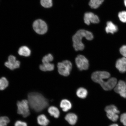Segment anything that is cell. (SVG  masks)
I'll return each mask as SVG.
<instances>
[{
  "instance_id": "9c48e42d",
  "label": "cell",
  "mask_w": 126,
  "mask_h": 126,
  "mask_svg": "<svg viewBox=\"0 0 126 126\" xmlns=\"http://www.w3.org/2000/svg\"><path fill=\"white\" fill-rule=\"evenodd\" d=\"M83 19L84 23L87 25H89L91 23L97 24L100 22V18L98 16L91 12L85 13Z\"/></svg>"
},
{
  "instance_id": "cb8c5ba5",
  "label": "cell",
  "mask_w": 126,
  "mask_h": 126,
  "mask_svg": "<svg viewBox=\"0 0 126 126\" xmlns=\"http://www.w3.org/2000/svg\"><path fill=\"white\" fill-rule=\"evenodd\" d=\"M10 120L7 116H3L0 117V126H7Z\"/></svg>"
},
{
  "instance_id": "4316f807",
  "label": "cell",
  "mask_w": 126,
  "mask_h": 126,
  "mask_svg": "<svg viewBox=\"0 0 126 126\" xmlns=\"http://www.w3.org/2000/svg\"><path fill=\"white\" fill-rule=\"evenodd\" d=\"M120 52L124 57L126 58V45L123 46L119 49Z\"/></svg>"
},
{
  "instance_id": "1f68e13d",
  "label": "cell",
  "mask_w": 126,
  "mask_h": 126,
  "mask_svg": "<svg viewBox=\"0 0 126 126\" xmlns=\"http://www.w3.org/2000/svg\"><path fill=\"white\" fill-rule=\"evenodd\" d=\"M124 5H125V7H126V0H124Z\"/></svg>"
},
{
  "instance_id": "2e32d148",
  "label": "cell",
  "mask_w": 126,
  "mask_h": 126,
  "mask_svg": "<svg viewBox=\"0 0 126 126\" xmlns=\"http://www.w3.org/2000/svg\"><path fill=\"white\" fill-rule=\"evenodd\" d=\"M37 122L39 125L42 126H47L49 123V121L45 115H39L37 118Z\"/></svg>"
},
{
  "instance_id": "7c38bea8",
  "label": "cell",
  "mask_w": 126,
  "mask_h": 126,
  "mask_svg": "<svg viewBox=\"0 0 126 126\" xmlns=\"http://www.w3.org/2000/svg\"><path fill=\"white\" fill-rule=\"evenodd\" d=\"M116 67L121 73H125L126 72V58L123 57L117 60Z\"/></svg>"
},
{
  "instance_id": "4dcf8cb0",
  "label": "cell",
  "mask_w": 126,
  "mask_h": 126,
  "mask_svg": "<svg viewBox=\"0 0 126 126\" xmlns=\"http://www.w3.org/2000/svg\"><path fill=\"white\" fill-rule=\"evenodd\" d=\"M99 1H100V2L102 4L103 2V1H104V0H99Z\"/></svg>"
},
{
  "instance_id": "d4e9b609",
  "label": "cell",
  "mask_w": 126,
  "mask_h": 126,
  "mask_svg": "<svg viewBox=\"0 0 126 126\" xmlns=\"http://www.w3.org/2000/svg\"><path fill=\"white\" fill-rule=\"evenodd\" d=\"M53 59V57L52 54H48L45 56L42 59V62L43 63H51Z\"/></svg>"
},
{
  "instance_id": "ffe728a7",
  "label": "cell",
  "mask_w": 126,
  "mask_h": 126,
  "mask_svg": "<svg viewBox=\"0 0 126 126\" xmlns=\"http://www.w3.org/2000/svg\"><path fill=\"white\" fill-rule=\"evenodd\" d=\"M88 94L87 91L83 87L79 88L76 92L77 96L79 98L81 99L86 98Z\"/></svg>"
},
{
  "instance_id": "7402d4cb",
  "label": "cell",
  "mask_w": 126,
  "mask_h": 126,
  "mask_svg": "<svg viewBox=\"0 0 126 126\" xmlns=\"http://www.w3.org/2000/svg\"><path fill=\"white\" fill-rule=\"evenodd\" d=\"M101 3L99 0H90L89 5L92 9H96L100 7Z\"/></svg>"
},
{
  "instance_id": "5b68a950",
  "label": "cell",
  "mask_w": 126,
  "mask_h": 126,
  "mask_svg": "<svg viewBox=\"0 0 126 126\" xmlns=\"http://www.w3.org/2000/svg\"><path fill=\"white\" fill-rule=\"evenodd\" d=\"M17 113L18 114L21 115L23 117L26 118L30 114L29 109V105L28 100H23L21 101H18L17 102Z\"/></svg>"
},
{
  "instance_id": "f546056e",
  "label": "cell",
  "mask_w": 126,
  "mask_h": 126,
  "mask_svg": "<svg viewBox=\"0 0 126 126\" xmlns=\"http://www.w3.org/2000/svg\"><path fill=\"white\" fill-rule=\"evenodd\" d=\"M110 126H119L117 124H111V125H110Z\"/></svg>"
},
{
  "instance_id": "52a82bcc",
  "label": "cell",
  "mask_w": 126,
  "mask_h": 126,
  "mask_svg": "<svg viewBox=\"0 0 126 126\" xmlns=\"http://www.w3.org/2000/svg\"><path fill=\"white\" fill-rule=\"evenodd\" d=\"M33 27L34 30L39 34H45L48 30V27L46 23L41 19L35 20L33 23Z\"/></svg>"
},
{
  "instance_id": "8fae6325",
  "label": "cell",
  "mask_w": 126,
  "mask_h": 126,
  "mask_svg": "<svg viewBox=\"0 0 126 126\" xmlns=\"http://www.w3.org/2000/svg\"><path fill=\"white\" fill-rule=\"evenodd\" d=\"M5 65L11 70L18 68L20 67V63L16 60L15 56L11 55L8 58V61L5 63Z\"/></svg>"
},
{
  "instance_id": "5bb4252c",
  "label": "cell",
  "mask_w": 126,
  "mask_h": 126,
  "mask_svg": "<svg viewBox=\"0 0 126 126\" xmlns=\"http://www.w3.org/2000/svg\"><path fill=\"white\" fill-rule=\"evenodd\" d=\"M65 119L70 125H74L76 123L78 117L77 115L74 113H70L66 115Z\"/></svg>"
},
{
  "instance_id": "277c9868",
  "label": "cell",
  "mask_w": 126,
  "mask_h": 126,
  "mask_svg": "<svg viewBox=\"0 0 126 126\" xmlns=\"http://www.w3.org/2000/svg\"><path fill=\"white\" fill-rule=\"evenodd\" d=\"M57 67L60 74L66 77L70 74L72 68V64L70 61H64L58 63Z\"/></svg>"
},
{
  "instance_id": "f1b7e54d",
  "label": "cell",
  "mask_w": 126,
  "mask_h": 126,
  "mask_svg": "<svg viewBox=\"0 0 126 126\" xmlns=\"http://www.w3.org/2000/svg\"><path fill=\"white\" fill-rule=\"evenodd\" d=\"M15 126H27L26 123L20 121H17L15 123Z\"/></svg>"
},
{
  "instance_id": "d6986e66",
  "label": "cell",
  "mask_w": 126,
  "mask_h": 126,
  "mask_svg": "<svg viewBox=\"0 0 126 126\" xmlns=\"http://www.w3.org/2000/svg\"><path fill=\"white\" fill-rule=\"evenodd\" d=\"M18 53L20 56L28 57L31 55V51L28 47L24 46L20 47L19 48Z\"/></svg>"
},
{
  "instance_id": "603a6c76",
  "label": "cell",
  "mask_w": 126,
  "mask_h": 126,
  "mask_svg": "<svg viewBox=\"0 0 126 126\" xmlns=\"http://www.w3.org/2000/svg\"><path fill=\"white\" fill-rule=\"evenodd\" d=\"M41 4L43 7L49 8L53 5L52 0H41Z\"/></svg>"
},
{
  "instance_id": "44dd1931",
  "label": "cell",
  "mask_w": 126,
  "mask_h": 126,
  "mask_svg": "<svg viewBox=\"0 0 126 126\" xmlns=\"http://www.w3.org/2000/svg\"><path fill=\"white\" fill-rule=\"evenodd\" d=\"M9 85V82L7 79L2 77L0 79V90H3L7 88Z\"/></svg>"
},
{
  "instance_id": "9a60e30c",
  "label": "cell",
  "mask_w": 126,
  "mask_h": 126,
  "mask_svg": "<svg viewBox=\"0 0 126 126\" xmlns=\"http://www.w3.org/2000/svg\"><path fill=\"white\" fill-rule=\"evenodd\" d=\"M60 107L63 111L67 112L72 108V104L70 101L67 99H63L61 101Z\"/></svg>"
},
{
  "instance_id": "30bf717a",
  "label": "cell",
  "mask_w": 126,
  "mask_h": 126,
  "mask_svg": "<svg viewBox=\"0 0 126 126\" xmlns=\"http://www.w3.org/2000/svg\"><path fill=\"white\" fill-rule=\"evenodd\" d=\"M115 92L124 98H126V83L123 80H120L114 88Z\"/></svg>"
},
{
  "instance_id": "e0dca14e",
  "label": "cell",
  "mask_w": 126,
  "mask_h": 126,
  "mask_svg": "<svg viewBox=\"0 0 126 126\" xmlns=\"http://www.w3.org/2000/svg\"><path fill=\"white\" fill-rule=\"evenodd\" d=\"M39 68L43 71H50L54 70V65L51 63H43L39 66Z\"/></svg>"
},
{
  "instance_id": "4fadbf2b",
  "label": "cell",
  "mask_w": 126,
  "mask_h": 126,
  "mask_svg": "<svg viewBox=\"0 0 126 126\" xmlns=\"http://www.w3.org/2000/svg\"><path fill=\"white\" fill-rule=\"evenodd\" d=\"M105 31L107 33L114 34L117 32L118 28L117 26L115 24L112 22L109 21L106 24V26L105 28Z\"/></svg>"
},
{
  "instance_id": "ac0fdd59",
  "label": "cell",
  "mask_w": 126,
  "mask_h": 126,
  "mask_svg": "<svg viewBox=\"0 0 126 126\" xmlns=\"http://www.w3.org/2000/svg\"><path fill=\"white\" fill-rule=\"evenodd\" d=\"M48 111L50 115L55 118H58L59 117L60 112L57 107L53 106L50 107L48 108Z\"/></svg>"
},
{
  "instance_id": "83f0119b",
  "label": "cell",
  "mask_w": 126,
  "mask_h": 126,
  "mask_svg": "<svg viewBox=\"0 0 126 126\" xmlns=\"http://www.w3.org/2000/svg\"><path fill=\"white\" fill-rule=\"evenodd\" d=\"M120 120L123 125L126 126V113H123L121 115Z\"/></svg>"
},
{
  "instance_id": "ba28073f",
  "label": "cell",
  "mask_w": 126,
  "mask_h": 126,
  "mask_svg": "<svg viewBox=\"0 0 126 126\" xmlns=\"http://www.w3.org/2000/svg\"><path fill=\"white\" fill-rule=\"evenodd\" d=\"M75 63L79 70L81 71L88 70L89 67L88 60L84 56L79 55L75 59Z\"/></svg>"
},
{
  "instance_id": "484cf974",
  "label": "cell",
  "mask_w": 126,
  "mask_h": 126,
  "mask_svg": "<svg viewBox=\"0 0 126 126\" xmlns=\"http://www.w3.org/2000/svg\"><path fill=\"white\" fill-rule=\"evenodd\" d=\"M118 16L121 22L123 23H126V11H122L119 12Z\"/></svg>"
},
{
  "instance_id": "3957f363",
  "label": "cell",
  "mask_w": 126,
  "mask_h": 126,
  "mask_svg": "<svg viewBox=\"0 0 126 126\" xmlns=\"http://www.w3.org/2000/svg\"><path fill=\"white\" fill-rule=\"evenodd\" d=\"M94 35L91 32L84 29L79 30L72 38L73 47L75 51H82L84 48V45L82 42L83 38L88 40H92Z\"/></svg>"
},
{
  "instance_id": "8992f818",
  "label": "cell",
  "mask_w": 126,
  "mask_h": 126,
  "mask_svg": "<svg viewBox=\"0 0 126 126\" xmlns=\"http://www.w3.org/2000/svg\"><path fill=\"white\" fill-rule=\"evenodd\" d=\"M105 111L107 113V117L113 122H115L119 118L118 114L119 111L117 107L114 105L107 106L105 108Z\"/></svg>"
},
{
  "instance_id": "6da1fadb",
  "label": "cell",
  "mask_w": 126,
  "mask_h": 126,
  "mask_svg": "<svg viewBox=\"0 0 126 126\" xmlns=\"http://www.w3.org/2000/svg\"><path fill=\"white\" fill-rule=\"evenodd\" d=\"M109 72L105 71H97L94 72L91 78L94 82L99 83L105 91H110L114 89L117 83L114 78H110Z\"/></svg>"
},
{
  "instance_id": "7a4b0ae2",
  "label": "cell",
  "mask_w": 126,
  "mask_h": 126,
  "mask_svg": "<svg viewBox=\"0 0 126 126\" xmlns=\"http://www.w3.org/2000/svg\"><path fill=\"white\" fill-rule=\"evenodd\" d=\"M28 101L29 106L36 112L41 111L49 105L47 99L39 93L31 92L28 94Z\"/></svg>"
}]
</instances>
